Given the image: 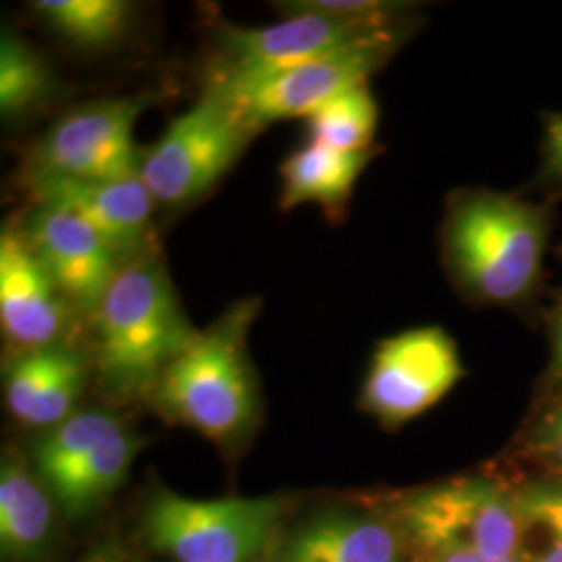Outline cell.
Masks as SVG:
<instances>
[{"label":"cell","mask_w":562,"mask_h":562,"mask_svg":"<svg viewBox=\"0 0 562 562\" xmlns=\"http://www.w3.org/2000/svg\"><path fill=\"white\" fill-rule=\"evenodd\" d=\"M423 562H522L513 557V559H482V557H471V554H438V557H423Z\"/></svg>","instance_id":"484cf974"},{"label":"cell","mask_w":562,"mask_h":562,"mask_svg":"<svg viewBox=\"0 0 562 562\" xmlns=\"http://www.w3.org/2000/svg\"><path fill=\"white\" fill-rule=\"evenodd\" d=\"M542 157L536 183L548 192L562 194V113H550L543 120Z\"/></svg>","instance_id":"cb8c5ba5"},{"label":"cell","mask_w":562,"mask_h":562,"mask_svg":"<svg viewBox=\"0 0 562 562\" xmlns=\"http://www.w3.org/2000/svg\"><path fill=\"white\" fill-rule=\"evenodd\" d=\"M559 261L562 265V246L559 248ZM546 334H548V344H550V362H548V373L546 382L552 387L554 394L562 392V285L559 292L554 294L552 304L546 308L542 315Z\"/></svg>","instance_id":"d4e9b609"},{"label":"cell","mask_w":562,"mask_h":562,"mask_svg":"<svg viewBox=\"0 0 562 562\" xmlns=\"http://www.w3.org/2000/svg\"><path fill=\"white\" fill-rule=\"evenodd\" d=\"M92 562H106V561H92Z\"/></svg>","instance_id":"4316f807"},{"label":"cell","mask_w":562,"mask_h":562,"mask_svg":"<svg viewBox=\"0 0 562 562\" xmlns=\"http://www.w3.org/2000/svg\"><path fill=\"white\" fill-rule=\"evenodd\" d=\"M521 446L529 459L562 475V392L529 425Z\"/></svg>","instance_id":"603a6c76"},{"label":"cell","mask_w":562,"mask_h":562,"mask_svg":"<svg viewBox=\"0 0 562 562\" xmlns=\"http://www.w3.org/2000/svg\"><path fill=\"white\" fill-rule=\"evenodd\" d=\"M69 306L23 232L4 227L0 236V323L7 340L15 350L60 344Z\"/></svg>","instance_id":"4fadbf2b"},{"label":"cell","mask_w":562,"mask_h":562,"mask_svg":"<svg viewBox=\"0 0 562 562\" xmlns=\"http://www.w3.org/2000/svg\"><path fill=\"white\" fill-rule=\"evenodd\" d=\"M406 543L394 519L327 510L281 538L269 562H406Z\"/></svg>","instance_id":"9a60e30c"},{"label":"cell","mask_w":562,"mask_h":562,"mask_svg":"<svg viewBox=\"0 0 562 562\" xmlns=\"http://www.w3.org/2000/svg\"><path fill=\"white\" fill-rule=\"evenodd\" d=\"M94 323L102 385L123 401L150 396L165 369L196 336L153 252L121 265Z\"/></svg>","instance_id":"7a4b0ae2"},{"label":"cell","mask_w":562,"mask_h":562,"mask_svg":"<svg viewBox=\"0 0 562 562\" xmlns=\"http://www.w3.org/2000/svg\"><path fill=\"white\" fill-rule=\"evenodd\" d=\"M380 109L369 83L323 104L306 120L308 142L338 153H367L378 134Z\"/></svg>","instance_id":"44dd1931"},{"label":"cell","mask_w":562,"mask_h":562,"mask_svg":"<svg viewBox=\"0 0 562 562\" xmlns=\"http://www.w3.org/2000/svg\"><path fill=\"white\" fill-rule=\"evenodd\" d=\"M53 494L15 459H4L0 471V548L13 562L41 561L53 538Z\"/></svg>","instance_id":"e0dca14e"},{"label":"cell","mask_w":562,"mask_h":562,"mask_svg":"<svg viewBox=\"0 0 562 562\" xmlns=\"http://www.w3.org/2000/svg\"><path fill=\"white\" fill-rule=\"evenodd\" d=\"M464 375L461 352L442 327H417L378 344L362 383L361 406L385 427L434 408Z\"/></svg>","instance_id":"8fae6325"},{"label":"cell","mask_w":562,"mask_h":562,"mask_svg":"<svg viewBox=\"0 0 562 562\" xmlns=\"http://www.w3.org/2000/svg\"><path fill=\"white\" fill-rule=\"evenodd\" d=\"M59 90L48 60L32 44L4 32L0 41V113L7 121L41 109Z\"/></svg>","instance_id":"d6986e66"},{"label":"cell","mask_w":562,"mask_h":562,"mask_svg":"<svg viewBox=\"0 0 562 562\" xmlns=\"http://www.w3.org/2000/svg\"><path fill=\"white\" fill-rule=\"evenodd\" d=\"M259 301L232 306L220 322L196 331L165 369L150 398L169 422L217 443L241 440L257 422L259 390L246 352V334Z\"/></svg>","instance_id":"3957f363"},{"label":"cell","mask_w":562,"mask_h":562,"mask_svg":"<svg viewBox=\"0 0 562 562\" xmlns=\"http://www.w3.org/2000/svg\"><path fill=\"white\" fill-rule=\"evenodd\" d=\"M86 375L83 357L65 344L15 350L4 369L7 408L23 425L53 429L76 413Z\"/></svg>","instance_id":"2e32d148"},{"label":"cell","mask_w":562,"mask_h":562,"mask_svg":"<svg viewBox=\"0 0 562 562\" xmlns=\"http://www.w3.org/2000/svg\"><path fill=\"white\" fill-rule=\"evenodd\" d=\"M255 134L222 94L206 90L142 153L138 176L157 204L183 206L222 180Z\"/></svg>","instance_id":"52a82bcc"},{"label":"cell","mask_w":562,"mask_h":562,"mask_svg":"<svg viewBox=\"0 0 562 562\" xmlns=\"http://www.w3.org/2000/svg\"><path fill=\"white\" fill-rule=\"evenodd\" d=\"M23 236L60 294L94 317L125 262L113 246L78 215L48 204H36Z\"/></svg>","instance_id":"7c38bea8"},{"label":"cell","mask_w":562,"mask_h":562,"mask_svg":"<svg viewBox=\"0 0 562 562\" xmlns=\"http://www.w3.org/2000/svg\"><path fill=\"white\" fill-rule=\"evenodd\" d=\"M394 521L423 557L513 559L519 548L515 490L487 477H462L411 492L396 504Z\"/></svg>","instance_id":"277c9868"},{"label":"cell","mask_w":562,"mask_h":562,"mask_svg":"<svg viewBox=\"0 0 562 562\" xmlns=\"http://www.w3.org/2000/svg\"><path fill=\"white\" fill-rule=\"evenodd\" d=\"M32 7L65 41L88 50L120 42L132 15L121 0H38Z\"/></svg>","instance_id":"ffe728a7"},{"label":"cell","mask_w":562,"mask_h":562,"mask_svg":"<svg viewBox=\"0 0 562 562\" xmlns=\"http://www.w3.org/2000/svg\"><path fill=\"white\" fill-rule=\"evenodd\" d=\"M280 498L190 501L157 492L144 513L148 543L176 562H257L276 543Z\"/></svg>","instance_id":"8992f818"},{"label":"cell","mask_w":562,"mask_h":562,"mask_svg":"<svg viewBox=\"0 0 562 562\" xmlns=\"http://www.w3.org/2000/svg\"><path fill=\"white\" fill-rule=\"evenodd\" d=\"M519 521L517 559L562 562V482H536L515 490Z\"/></svg>","instance_id":"7402d4cb"},{"label":"cell","mask_w":562,"mask_h":562,"mask_svg":"<svg viewBox=\"0 0 562 562\" xmlns=\"http://www.w3.org/2000/svg\"><path fill=\"white\" fill-rule=\"evenodd\" d=\"M285 20L265 27L223 25L220 55L209 88L259 80L306 60L373 41L413 23L411 4L371 18H340L315 11H283Z\"/></svg>","instance_id":"5b68a950"},{"label":"cell","mask_w":562,"mask_h":562,"mask_svg":"<svg viewBox=\"0 0 562 562\" xmlns=\"http://www.w3.org/2000/svg\"><path fill=\"white\" fill-rule=\"evenodd\" d=\"M146 97L88 102L55 121L27 159V181H117L136 178L142 153L134 125Z\"/></svg>","instance_id":"30bf717a"},{"label":"cell","mask_w":562,"mask_h":562,"mask_svg":"<svg viewBox=\"0 0 562 562\" xmlns=\"http://www.w3.org/2000/svg\"><path fill=\"white\" fill-rule=\"evenodd\" d=\"M30 190L36 204L59 206L92 225L123 261L140 255L157 206L140 176L117 181H32Z\"/></svg>","instance_id":"5bb4252c"},{"label":"cell","mask_w":562,"mask_h":562,"mask_svg":"<svg viewBox=\"0 0 562 562\" xmlns=\"http://www.w3.org/2000/svg\"><path fill=\"white\" fill-rule=\"evenodd\" d=\"M138 450L125 423L104 411H76L36 446V473L71 517L99 508L121 483Z\"/></svg>","instance_id":"ba28073f"},{"label":"cell","mask_w":562,"mask_h":562,"mask_svg":"<svg viewBox=\"0 0 562 562\" xmlns=\"http://www.w3.org/2000/svg\"><path fill=\"white\" fill-rule=\"evenodd\" d=\"M373 155V150L338 153L308 142L281 162V209L317 202L329 213H341Z\"/></svg>","instance_id":"ac0fdd59"},{"label":"cell","mask_w":562,"mask_h":562,"mask_svg":"<svg viewBox=\"0 0 562 562\" xmlns=\"http://www.w3.org/2000/svg\"><path fill=\"white\" fill-rule=\"evenodd\" d=\"M554 209L521 194L462 188L446 204L440 248L462 301L531 319L540 313Z\"/></svg>","instance_id":"6da1fadb"},{"label":"cell","mask_w":562,"mask_h":562,"mask_svg":"<svg viewBox=\"0 0 562 562\" xmlns=\"http://www.w3.org/2000/svg\"><path fill=\"white\" fill-rule=\"evenodd\" d=\"M417 21L402 25L373 41L344 48L296 67L222 88H206L222 94L257 132L273 121L308 120L323 104L344 92L364 86L387 59L408 41Z\"/></svg>","instance_id":"9c48e42d"}]
</instances>
